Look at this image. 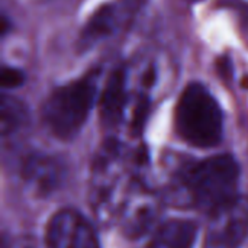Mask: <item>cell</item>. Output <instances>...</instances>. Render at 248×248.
<instances>
[{
	"label": "cell",
	"mask_w": 248,
	"mask_h": 248,
	"mask_svg": "<svg viewBox=\"0 0 248 248\" xmlns=\"http://www.w3.org/2000/svg\"><path fill=\"white\" fill-rule=\"evenodd\" d=\"M240 166L230 154H219L183 167L171 187V199L185 206L214 212L238 196Z\"/></svg>",
	"instance_id": "obj_1"
},
{
	"label": "cell",
	"mask_w": 248,
	"mask_h": 248,
	"mask_svg": "<svg viewBox=\"0 0 248 248\" xmlns=\"http://www.w3.org/2000/svg\"><path fill=\"white\" fill-rule=\"evenodd\" d=\"M177 135L192 147L212 148L224 137V115L212 93L201 83L183 90L174 112Z\"/></svg>",
	"instance_id": "obj_2"
},
{
	"label": "cell",
	"mask_w": 248,
	"mask_h": 248,
	"mask_svg": "<svg viewBox=\"0 0 248 248\" xmlns=\"http://www.w3.org/2000/svg\"><path fill=\"white\" fill-rule=\"evenodd\" d=\"M97 68L84 77L55 89L42 106V119L60 140L74 138L83 128L97 93Z\"/></svg>",
	"instance_id": "obj_3"
},
{
	"label": "cell",
	"mask_w": 248,
	"mask_h": 248,
	"mask_svg": "<svg viewBox=\"0 0 248 248\" xmlns=\"http://www.w3.org/2000/svg\"><path fill=\"white\" fill-rule=\"evenodd\" d=\"M203 248H240L248 235V196L238 195L209 214Z\"/></svg>",
	"instance_id": "obj_4"
},
{
	"label": "cell",
	"mask_w": 248,
	"mask_h": 248,
	"mask_svg": "<svg viewBox=\"0 0 248 248\" xmlns=\"http://www.w3.org/2000/svg\"><path fill=\"white\" fill-rule=\"evenodd\" d=\"M46 248H99L92 224L76 209L64 208L52 215L45 231Z\"/></svg>",
	"instance_id": "obj_5"
},
{
	"label": "cell",
	"mask_w": 248,
	"mask_h": 248,
	"mask_svg": "<svg viewBox=\"0 0 248 248\" xmlns=\"http://www.w3.org/2000/svg\"><path fill=\"white\" fill-rule=\"evenodd\" d=\"M22 179L28 187L41 198L49 196L65 180V166L46 154H31L22 164Z\"/></svg>",
	"instance_id": "obj_6"
},
{
	"label": "cell",
	"mask_w": 248,
	"mask_h": 248,
	"mask_svg": "<svg viewBox=\"0 0 248 248\" xmlns=\"http://www.w3.org/2000/svg\"><path fill=\"white\" fill-rule=\"evenodd\" d=\"M158 202L155 196L145 189H138L122 206V230L126 237L137 238L144 235L157 219Z\"/></svg>",
	"instance_id": "obj_7"
},
{
	"label": "cell",
	"mask_w": 248,
	"mask_h": 248,
	"mask_svg": "<svg viewBox=\"0 0 248 248\" xmlns=\"http://www.w3.org/2000/svg\"><path fill=\"white\" fill-rule=\"evenodd\" d=\"M126 103V73L116 68L108 77L100 97V119L106 126H115L121 122Z\"/></svg>",
	"instance_id": "obj_8"
},
{
	"label": "cell",
	"mask_w": 248,
	"mask_h": 248,
	"mask_svg": "<svg viewBox=\"0 0 248 248\" xmlns=\"http://www.w3.org/2000/svg\"><path fill=\"white\" fill-rule=\"evenodd\" d=\"M198 227L189 219H170L154 234L147 248H192Z\"/></svg>",
	"instance_id": "obj_9"
},
{
	"label": "cell",
	"mask_w": 248,
	"mask_h": 248,
	"mask_svg": "<svg viewBox=\"0 0 248 248\" xmlns=\"http://www.w3.org/2000/svg\"><path fill=\"white\" fill-rule=\"evenodd\" d=\"M115 7L112 4H103L92 15V17L83 28L80 33L81 44L84 46H90L92 44L109 36L115 29Z\"/></svg>",
	"instance_id": "obj_10"
},
{
	"label": "cell",
	"mask_w": 248,
	"mask_h": 248,
	"mask_svg": "<svg viewBox=\"0 0 248 248\" xmlns=\"http://www.w3.org/2000/svg\"><path fill=\"white\" fill-rule=\"evenodd\" d=\"M0 116H1V135L7 137L20 129L28 121L26 106L16 97L1 94L0 100Z\"/></svg>",
	"instance_id": "obj_11"
},
{
	"label": "cell",
	"mask_w": 248,
	"mask_h": 248,
	"mask_svg": "<svg viewBox=\"0 0 248 248\" xmlns=\"http://www.w3.org/2000/svg\"><path fill=\"white\" fill-rule=\"evenodd\" d=\"M150 108H151L150 97H147V96L140 97V100L134 109V115H132V121H131V134L134 137H138L142 134L145 122L150 115Z\"/></svg>",
	"instance_id": "obj_12"
},
{
	"label": "cell",
	"mask_w": 248,
	"mask_h": 248,
	"mask_svg": "<svg viewBox=\"0 0 248 248\" xmlns=\"http://www.w3.org/2000/svg\"><path fill=\"white\" fill-rule=\"evenodd\" d=\"M25 73L15 67H3L0 81L4 89H17L25 83Z\"/></svg>",
	"instance_id": "obj_13"
},
{
	"label": "cell",
	"mask_w": 248,
	"mask_h": 248,
	"mask_svg": "<svg viewBox=\"0 0 248 248\" xmlns=\"http://www.w3.org/2000/svg\"><path fill=\"white\" fill-rule=\"evenodd\" d=\"M217 70H218V74L225 80V81H230L234 76V71H232V62L228 57H219L218 61H217Z\"/></svg>",
	"instance_id": "obj_14"
},
{
	"label": "cell",
	"mask_w": 248,
	"mask_h": 248,
	"mask_svg": "<svg viewBox=\"0 0 248 248\" xmlns=\"http://www.w3.org/2000/svg\"><path fill=\"white\" fill-rule=\"evenodd\" d=\"M155 81H157V71H155V67L151 65L147 68V71L142 76V84L150 89L155 84Z\"/></svg>",
	"instance_id": "obj_15"
},
{
	"label": "cell",
	"mask_w": 248,
	"mask_h": 248,
	"mask_svg": "<svg viewBox=\"0 0 248 248\" xmlns=\"http://www.w3.org/2000/svg\"><path fill=\"white\" fill-rule=\"evenodd\" d=\"M9 28H10V23H9L7 17H6V16H3V17H1V28H0L1 35H6V33H7V31H9Z\"/></svg>",
	"instance_id": "obj_16"
},
{
	"label": "cell",
	"mask_w": 248,
	"mask_h": 248,
	"mask_svg": "<svg viewBox=\"0 0 248 248\" xmlns=\"http://www.w3.org/2000/svg\"><path fill=\"white\" fill-rule=\"evenodd\" d=\"M241 87H244V89H247L248 90V76L243 77V80H241Z\"/></svg>",
	"instance_id": "obj_17"
}]
</instances>
